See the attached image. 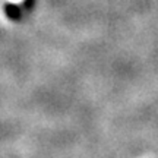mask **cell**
I'll return each instance as SVG.
<instances>
[{
    "label": "cell",
    "instance_id": "obj_1",
    "mask_svg": "<svg viewBox=\"0 0 158 158\" xmlns=\"http://www.w3.org/2000/svg\"><path fill=\"white\" fill-rule=\"evenodd\" d=\"M10 5H18V3H21V2H23V0H7Z\"/></svg>",
    "mask_w": 158,
    "mask_h": 158
}]
</instances>
